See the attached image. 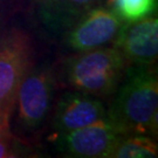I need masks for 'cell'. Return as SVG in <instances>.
Here are the masks:
<instances>
[{
	"label": "cell",
	"instance_id": "1",
	"mask_svg": "<svg viewBox=\"0 0 158 158\" xmlns=\"http://www.w3.org/2000/svg\"><path fill=\"white\" fill-rule=\"evenodd\" d=\"M107 110L121 135H157L158 80L153 64H130Z\"/></svg>",
	"mask_w": 158,
	"mask_h": 158
},
{
	"label": "cell",
	"instance_id": "2",
	"mask_svg": "<svg viewBox=\"0 0 158 158\" xmlns=\"http://www.w3.org/2000/svg\"><path fill=\"white\" fill-rule=\"evenodd\" d=\"M129 66L117 48L102 46L68 57L63 74L73 90L106 97L115 94Z\"/></svg>",
	"mask_w": 158,
	"mask_h": 158
},
{
	"label": "cell",
	"instance_id": "3",
	"mask_svg": "<svg viewBox=\"0 0 158 158\" xmlns=\"http://www.w3.org/2000/svg\"><path fill=\"white\" fill-rule=\"evenodd\" d=\"M31 36L12 28L0 38V110L13 114L19 87L32 68Z\"/></svg>",
	"mask_w": 158,
	"mask_h": 158
},
{
	"label": "cell",
	"instance_id": "4",
	"mask_svg": "<svg viewBox=\"0 0 158 158\" xmlns=\"http://www.w3.org/2000/svg\"><path fill=\"white\" fill-rule=\"evenodd\" d=\"M54 90L55 76L53 69L31 68L19 87L14 103L18 125L21 129L32 132L44 125L51 111Z\"/></svg>",
	"mask_w": 158,
	"mask_h": 158
},
{
	"label": "cell",
	"instance_id": "5",
	"mask_svg": "<svg viewBox=\"0 0 158 158\" xmlns=\"http://www.w3.org/2000/svg\"><path fill=\"white\" fill-rule=\"evenodd\" d=\"M123 23L108 8L97 6L64 32V45L74 53L91 51L111 44Z\"/></svg>",
	"mask_w": 158,
	"mask_h": 158
},
{
	"label": "cell",
	"instance_id": "6",
	"mask_svg": "<svg viewBox=\"0 0 158 158\" xmlns=\"http://www.w3.org/2000/svg\"><path fill=\"white\" fill-rule=\"evenodd\" d=\"M121 136L108 119H103L56 135V145L69 157L108 158Z\"/></svg>",
	"mask_w": 158,
	"mask_h": 158
},
{
	"label": "cell",
	"instance_id": "7",
	"mask_svg": "<svg viewBox=\"0 0 158 158\" xmlns=\"http://www.w3.org/2000/svg\"><path fill=\"white\" fill-rule=\"evenodd\" d=\"M129 64H153L158 55V20L148 17L124 23L111 42Z\"/></svg>",
	"mask_w": 158,
	"mask_h": 158
},
{
	"label": "cell",
	"instance_id": "8",
	"mask_svg": "<svg viewBox=\"0 0 158 158\" xmlns=\"http://www.w3.org/2000/svg\"><path fill=\"white\" fill-rule=\"evenodd\" d=\"M103 119H107V110L98 97L73 90L59 98L52 128L55 135H60Z\"/></svg>",
	"mask_w": 158,
	"mask_h": 158
},
{
	"label": "cell",
	"instance_id": "9",
	"mask_svg": "<svg viewBox=\"0 0 158 158\" xmlns=\"http://www.w3.org/2000/svg\"><path fill=\"white\" fill-rule=\"evenodd\" d=\"M106 0H35V15L52 34H64L70 26L91 8Z\"/></svg>",
	"mask_w": 158,
	"mask_h": 158
},
{
	"label": "cell",
	"instance_id": "10",
	"mask_svg": "<svg viewBox=\"0 0 158 158\" xmlns=\"http://www.w3.org/2000/svg\"><path fill=\"white\" fill-rule=\"evenodd\" d=\"M157 144L145 135H122L108 158H153L157 157Z\"/></svg>",
	"mask_w": 158,
	"mask_h": 158
},
{
	"label": "cell",
	"instance_id": "11",
	"mask_svg": "<svg viewBox=\"0 0 158 158\" xmlns=\"http://www.w3.org/2000/svg\"><path fill=\"white\" fill-rule=\"evenodd\" d=\"M107 6L122 23H135L157 11V0H106Z\"/></svg>",
	"mask_w": 158,
	"mask_h": 158
},
{
	"label": "cell",
	"instance_id": "12",
	"mask_svg": "<svg viewBox=\"0 0 158 158\" xmlns=\"http://www.w3.org/2000/svg\"><path fill=\"white\" fill-rule=\"evenodd\" d=\"M21 144L7 129L0 134V158H11L21 156Z\"/></svg>",
	"mask_w": 158,
	"mask_h": 158
},
{
	"label": "cell",
	"instance_id": "13",
	"mask_svg": "<svg viewBox=\"0 0 158 158\" xmlns=\"http://www.w3.org/2000/svg\"><path fill=\"white\" fill-rule=\"evenodd\" d=\"M12 114L8 111L0 110V134L4 132L5 130L10 129V121H11Z\"/></svg>",
	"mask_w": 158,
	"mask_h": 158
}]
</instances>
